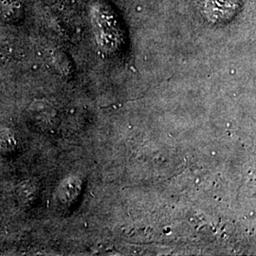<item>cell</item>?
<instances>
[{
	"label": "cell",
	"mask_w": 256,
	"mask_h": 256,
	"mask_svg": "<svg viewBox=\"0 0 256 256\" xmlns=\"http://www.w3.org/2000/svg\"><path fill=\"white\" fill-rule=\"evenodd\" d=\"M92 25L100 44L117 48L122 41L124 30L118 16L108 4L98 3L92 9Z\"/></svg>",
	"instance_id": "cell-1"
},
{
	"label": "cell",
	"mask_w": 256,
	"mask_h": 256,
	"mask_svg": "<svg viewBox=\"0 0 256 256\" xmlns=\"http://www.w3.org/2000/svg\"><path fill=\"white\" fill-rule=\"evenodd\" d=\"M16 147V140L14 132L7 128H0V152L12 153Z\"/></svg>",
	"instance_id": "cell-3"
},
{
	"label": "cell",
	"mask_w": 256,
	"mask_h": 256,
	"mask_svg": "<svg viewBox=\"0 0 256 256\" xmlns=\"http://www.w3.org/2000/svg\"><path fill=\"white\" fill-rule=\"evenodd\" d=\"M240 7V0H206L205 14L212 22H224L234 16Z\"/></svg>",
	"instance_id": "cell-2"
},
{
	"label": "cell",
	"mask_w": 256,
	"mask_h": 256,
	"mask_svg": "<svg viewBox=\"0 0 256 256\" xmlns=\"http://www.w3.org/2000/svg\"><path fill=\"white\" fill-rule=\"evenodd\" d=\"M78 180H74V178H70L66 180L61 186L60 188V198L64 202H68L74 196H75V192L77 191V187H78Z\"/></svg>",
	"instance_id": "cell-4"
}]
</instances>
